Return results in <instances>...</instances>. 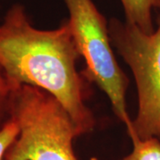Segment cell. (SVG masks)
I'll use <instances>...</instances> for the list:
<instances>
[{
	"instance_id": "cell-5",
	"label": "cell",
	"mask_w": 160,
	"mask_h": 160,
	"mask_svg": "<svg viewBox=\"0 0 160 160\" xmlns=\"http://www.w3.org/2000/svg\"><path fill=\"white\" fill-rule=\"evenodd\" d=\"M126 15V21L151 34L155 31L152 12L160 9V0H120Z\"/></svg>"
},
{
	"instance_id": "cell-1",
	"label": "cell",
	"mask_w": 160,
	"mask_h": 160,
	"mask_svg": "<svg viewBox=\"0 0 160 160\" xmlns=\"http://www.w3.org/2000/svg\"><path fill=\"white\" fill-rule=\"evenodd\" d=\"M79 58L68 21L57 29H37L24 6L16 4L0 24V68L10 82L50 93L84 135L94 129L96 120L86 105L90 82L76 67Z\"/></svg>"
},
{
	"instance_id": "cell-6",
	"label": "cell",
	"mask_w": 160,
	"mask_h": 160,
	"mask_svg": "<svg viewBox=\"0 0 160 160\" xmlns=\"http://www.w3.org/2000/svg\"><path fill=\"white\" fill-rule=\"evenodd\" d=\"M132 149L119 160H160V141L156 137L141 139L135 134L129 135Z\"/></svg>"
},
{
	"instance_id": "cell-7",
	"label": "cell",
	"mask_w": 160,
	"mask_h": 160,
	"mask_svg": "<svg viewBox=\"0 0 160 160\" xmlns=\"http://www.w3.org/2000/svg\"><path fill=\"white\" fill-rule=\"evenodd\" d=\"M18 134V124L9 118L0 127V160L4 159L5 155L16 140Z\"/></svg>"
},
{
	"instance_id": "cell-3",
	"label": "cell",
	"mask_w": 160,
	"mask_h": 160,
	"mask_svg": "<svg viewBox=\"0 0 160 160\" xmlns=\"http://www.w3.org/2000/svg\"><path fill=\"white\" fill-rule=\"evenodd\" d=\"M64 2L69 11L68 22L75 44L85 60L86 69L82 74L107 95L114 114L128 130L132 121L126 102L129 80L115 57L109 22L92 0Z\"/></svg>"
},
{
	"instance_id": "cell-4",
	"label": "cell",
	"mask_w": 160,
	"mask_h": 160,
	"mask_svg": "<svg viewBox=\"0 0 160 160\" xmlns=\"http://www.w3.org/2000/svg\"><path fill=\"white\" fill-rule=\"evenodd\" d=\"M109 29L112 45L130 67L137 87V115L127 133L160 141V21L151 34L115 18Z\"/></svg>"
},
{
	"instance_id": "cell-2",
	"label": "cell",
	"mask_w": 160,
	"mask_h": 160,
	"mask_svg": "<svg viewBox=\"0 0 160 160\" xmlns=\"http://www.w3.org/2000/svg\"><path fill=\"white\" fill-rule=\"evenodd\" d=\"M9 118L18 124L19 134L3 160H78L73 143L81 136L79 131L47 92L17 86L12 93Z\"/></svg>"
},
{
	"instance_id": "cell-8",
	"label": "cell",
	"mask_w": 160,
	"mask_h": 160,
	"mask_svg": "<svg viewBox=\"0 0 160 160\" xmlns=\"http://www.w3.org/2000/svg\"><path fill=\"white\" fill-rule=\"evenodd\" d=\"M16 87L17 86L12 84L5 72L0 68V123L6 117L9 118L12 93Z\"/></svg>"
}]
</instances>
